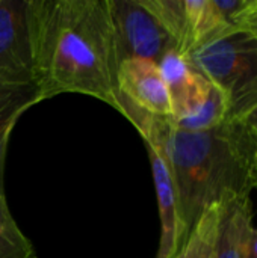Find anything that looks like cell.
Instances as JSON below:
<instances>
[{
	"label": "cell",
	"mask_w": 257,
	"mask_h": 258,
	"mask_svg": "<svg viewBox=\"0 0 257 258\" xmlns=\"http://www.w3.org/2000/svg\"><path fill=\"white\" fill-rule=\"evenodd\" d=\"M139 3L159 21L176 50L183 54L188 38V18L185 0H139Z\"/></svg>",
	"instance_id": "cell-12"
},
{
	"label": "cell",
	"mask_w": 257,
	"mask_h": 258,
	"mask_svg": "<svg viewBox=\"0 0 257 258\" xmlns=\"http://www.w3.org/2000/svg\"><path fill=\"white\" fill-rule=\"evenodd\" d=\"M235 122H238L245 130V133H248L250 138L257 141V104Z\"/></svg>",
	"instance_id": "cell-15"
},
{
	"label": "cell",
	"mask_w": 257,
	"mask_h": 258,
	"mask_svg": "<svg viewBox=\"0 0 257 258\" xmlns=\"http://www.w3.org/2000/svg\"><path fill=\"white\" fill-rule=\"evenodd\" d=\"M221 203H215L203 210L183 243L171 258H212L218 234Z\"/></svg>",
	"instance_id": "cell-11"
},
{
	"label": "cell",
	"mask_w": 257,
	"mask_h": 258,
	"mask_svg": "<svg viewBox=\"0 0 257 258\" xmlns=\"http://www.w3.org/2000/svg\"><path fill=\"white\" fill-rule=\"evenodd\" d=\"M0 258H36L33 245L12 218L5 195H0Z\"/></svg>",
	"instance_id": "cell-13"
},
{
	"label": "cell",
	"mask_w": 257,
	"mask_h": 258,
	"mask_svg": "<svg viewBox=\"0 0 257 258\" xmlns=\"http://www.w3.org/2000/svg\"><path fill=\"white\" fill-rule=\"evenodd\" d=\"M117 110L133 124L145 144L164 153L176 186L185 237L209 206L232 195L250 197L254 142L238 122L185 132L170 118L150 115L120 94Z\"/></svg>",
	"instance_id": "cell-2"
},
{
	"label": "cell",
	"mask_w": 257,
	"mask_h": 258,
	"mask_svg": "<svg viewBox=\"0 0 257 258\" xmlns=\"http://www.w3.org/2000/svg\"><path fill=\"white\" fill-rule=\"evenodd\" d=\"M253 224L250 197H227L221 203L218 234L212 258H245V243Z\"/></svg>",
	"instance_id": "cell-9"
},
{
	"label": "cell",
	"mask_w": 257,
	"mask_h": 258,
	"mask_svg": "<svg viewBox=\"0 0 257 258\" xmlns=\"http://www.w3.org/2000/svg\"><path fill=\"white\" fill-rule=\"evenodd\" d=\"M248 135V133H247ZM253 139V138H251ZM254 142V160H253V190L257 192V141L253 139Z\"/></svg>",
	"instance_id": "cell-17"
},
{
	"label": "cell",
	"mask_w": 257,
	"mask_h": 258,
	"mask_svg": "<svg viewBox=\"0 0 257 258\" xmlns=\"http://www.w3.org/2000/svg\"><path fill=\"white\" fill-rule=\"evenodd\" d=\"M188 60L224 97L227 122L238 121L257 104V39L245 29L203 44Z\"/></svg>",
	"instance_id": "cell-3"
},
{
	"label": "cell",
	"mask_w": 257,
	"mask_h": 258,
	"mask_svg": "<svg viewBox=\"0 0 257 258\" xmlns=\"http://www.w3.org/2000/svg\"><path fill=\"white\" fill-rule=\"evenodd\" d=\"M238 27L248 30L257 39V0H251L238 18Z\"/></svg>",
	"instance_id": "cell-14"
},
{
	"label": "cell",
	"mask_w": 257,
	"mask_h": 258,
	"mask_svg": "<svg viewBox=\"0 0 257 258\" xmlns=\"http://www.w3.org/2000/svg\"><path fill=\"white\" fill-rule=\"evenodd\" d=\"M108 8L120 62L139 57L159 63L167 51L176 50L173 39L139 0H108Z\"/></svg>",
	"instance_id": "cell-4"
},
{
	"label": "cell",
	"mask_w": 257,
	"mask_h": 258,
	"mask_svg": "<svg viewBox=\"0 0 257 258\" xmlns=\"http://www.w3.org/2000/svg\"><path fill=\"white\" fill-rule=\"evenodd\" d=\"M118 94L138 109L162 118H171L170 97L159 63L148 59H124L117 73Z\"/></svg>",
	"instance_id": "cell-7"
},
{
	"label": "cell",
	"mask_w": 257,
	"mask_h": 258,
	"mask_svg": "<svg viewBox=\"0 0 257 258\" xmlns=\"http://www.w3.org/2000/svg\"><path fill=\"white\" fill-rule=\"evenodd\" d=\"M159 68L170 97L171 121L176 124L200 115L218 92L177 50L167 51L159 60Z\"/></svg>",
	"instance_id": "cell-5"
},
{
	"label": "cell",
	"mask_w": 257,
	"mask_h": 258,
	"mask_svg": "<svg viewBox=\"0 0 257 258\" xmlns=\"http://www.w3.org/2000/svg\"><path fill=\"white\" fill-rule=\"evenodd\" d=\"M27 12L42 101L76 92L117 109L121 62L108 0H27Z\"/></svg>",
	"instance_id": "cell-1"
},
{
	"label": "cell",
	"mask_w": 257,
	"mask_h": 258,
	"mask_svg": "<svg viewBox=\"0 0 257 258\" xmlns=\"http://www.w3.org/2000/svg\"><path fill=\"white\" fill-rule=\"evenodd\" d=\"M39 101L42 97L35 82L11 83L0 79V195H5L3 172L11 132L18 118Z\"/></svg>",
	"instance_id": "cell-10"
},
{
	"label": "cell",
	"mask_w": 257,
	"mask_h": 258,
	"mask_svg": "<svg viewBox=\"0 0 257 258\" xmlns=\"http://www.w3.org/2000/svg\"><path fill=\"white\" fill-rule=\"evenodd\" d=\"M245 258H257V228L253 227L245 243Z\"/></svg>",
	"instance_id": "cell-16"
},
{
	"label": "cell",
	"mask_w": 257,
	"mask_h": 258,
	"mask_svg": "<svg viewBox=\"0 0 257 258\" xmlns=\"http://www.w3.org/2000/svg\"><path fill=\"white\" fill-rule=\"evenodd\" d=\"M153 183L156 189L159 218H161V242L156 258H171L179 249V246L185 240L180 213H179V200L176 194V186L173 181L170 165L164 156V153L150 144H145Z\"/></svg>",
	"instance_id": "cell-8"
},
{
	"label": "cell",
	"mask_w": 257,
	"mask_h": 258,
	"mask_svg": "<svg viewBox=\"0 0 257 258\" xmlns=\"http://www.w3.org/2000/svg\"><path fill=\"white\" fill-rule=\"evenodd\" d=\"M0 79L35 82L27 0H0Z\"/></svg>",
	"instance_id": "cell-6"
}]
</instances>
